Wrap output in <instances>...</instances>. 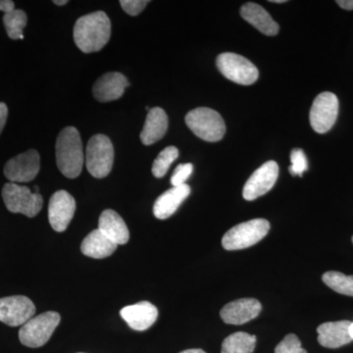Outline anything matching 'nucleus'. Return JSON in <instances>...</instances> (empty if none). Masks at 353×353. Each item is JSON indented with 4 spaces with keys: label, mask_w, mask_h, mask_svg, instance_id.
<instances>
[{
    "label": "nucleus",
    "mask_w": 353,
    "mask_h": 353,
    "mask_svg": "<svg viewBox=\"0 0 353 353\" xmlns=\"http://www.w3.org/2000/svg\"><path fill=\"white\" fill-rule=\"evenodd\" d=\"M110 36V19L103 11H97L79 18L74 27V41L85 53L101 50L108 43Z\"/></svg>",
    "instance_id": "1"
},
{
    "label": "nucleus",
    "mask_w": 353,
    "mask_h": 353,
    "mask_svg": "<svg viewBox=\"0 0 353 353\" xmlns=\"http://www.w3.org/2000/svg\"><path fill=\"white\" fill-rule=\"evenodd\" d=\"M85 154L80 132L74 127H67L58 134L57 163L65 176L75 179L83 170Z\"/></svg>",
    "instance_id": "2"
},
{
    "label": "nucleus",
    "mask_w": 353,
    "mask_h": 353,
    "mask_svg": "<svg viewBox=\"0 0 353 353\" xmlns=\"http://www.w3.org/2000/svg\"><path fill=\"white\" fill-rule=\"evenodd\" d=\"M185 124L199 139L215 143L225 136L226 125L217 111L199 108L190 111L185 116Z\"/></svg>",
    "instance_id": "3"
},
{
    "label": "nucleus",
    "mask_w": 353,
    "mask_h": 353,
    "mask_svg": "<svg viewBox=\"0 0 353 353\" xmlns=\"http://www.w3.org/2000/svg\"><path fill=\"white\" fill-rule=\"evenodd\" d=\"M270 223L266 219H253L241 223L224 234L222 245L227 250H240L256 245L268 234Z\"/></svg>",
    "instance_id": "4"
},
{
    "label": "nucleus",
    "mask_w": 353,
    "mask_h": 353,
    "mask_svg": "<svg viewBox=\"0 0 353 353\" xmlns=\"http://www.w3.org/2000/svg\"><path fill=\"white\" fill-rule=\"evenodd\" d=\"M113 163L112 141L104 134H95L88 141L85 150L88 171L94 178H105L112 170Z\"/></svg>",
    "instance_id": "5"
},
{
    "label": "nucleus",
    "mask_w": 353,
    "mask_h": 353,
    "mask_svg": "<svg viewBox=\"0 0 353 353\" xmlns=\"http://www.w3.org/2000/svg\"><path fill=\"white\" fill-rule=\"evenodd\" d=\"M59 313L48 311L32 317L21 327L19 339L22 345L28 347H41L46 345L59 325Z\"/></svg>",
    "instance_id": "6"
},
{
    "label": "nucleus",
    "mask_w": 353,
    "mask_h": 353,
    "mask_svg": "<svg viewBox=\"0 0 353 353\" xmlns=\"http://www.w3.org/2000/svg\"><path fill=\"white\" fill-rule=\"evenodd\" d=\"M2 197L10 212L21 213L27 217H34L43 208V196L18 183H6L2 189Z\"/></svg>",
    "instance_id": "7"
},
{
    "label": "nucleus",
    "mask_w": 353,
    "mask_h": 353,
    "mask_svg": "<svg viewBox=\"0 0 353 353\" xmlns=\"http://www.w3.org/2000/svg\"><path fill=\"white\" fill-rule=\"evenodd\" d=\"M216 64L228 80L239 85H252L259 77V70L255 65L236 53H222L217 57Z\"/></svg>",
    "instance_id": "8"
},
{
    "label": "nucleus",
    "mask_w": 353,
    "mask_h": 353,
    "mask_svg": "<svg viewBox=\"0 0 353 353\" xmlns=\"http://www.w3.org/2000/svg\"><path fill=\"white\" fill-rule=\"evenodd\" d=\"M339 114V99L333 92H325L318 95L311 108L310 124L319 134H325L333 128Z\"/></svg>",
    "instance_id": "9"
},
{
    "label": "nucleus",
    "mask_w": 353,
    "mask_h": 353,
    "mask_svg": "<svg viewBox=\"0 0 353 353\" xmlns=\"http://www.w3.org/2000/svg\"><path fill=\"white\" fill-rule=\"evenodd\" d=\"M36 306L29 297L14 296L0 299V321L11 327L23 326L34 317Z\"/></svg>",
    "instance_id": "10"
},
{
    "label": "nucleus",
    "mask_w": 353,
    "mask_h": 353,
    "mask_svg": "<svg viewBox=\"0 0 353 353\" xmlns=\"http://www.w3.org/2000/svg\"><path fill=\"white\" fill-rule=\"evenodd\" d=\"M39 154L30 150L9 160L4 167V175L10 183H29L39 172Z\"/></svg>",
    "instance_id": "11"
},
{
    "label": "nucleus",
    "mask_w": 353,
    "mask_h": 353,
    "mask_svg": "<svg viewBox=\"0 0 353 353\" xmlns=\"http://www.w3.org/2000/svg\"><path fill=\"white\" fill-rule=\"evenodd\" d=\"M279 176V166L275 161H268L259 167L248 179L243 190L245 201H252L270 192Z\"/></svg>",
    "instance_id": "12"
},
{
    "label": "nucleus",
    "mask_w": 353,
    "mask_h": 353,
    "mask_svg": "<svg viewBox=\"0 0 353 353\" xmlns=\"http://www.w3.org/2000/svg\"><path fill=\"white\" fill-rule=\"evenodd\" d=\"M76 201L66 190H58L51 196L48 204V220L54 231L64 232L73 219Z\"/></svg>",
    "instance_id": "13"
},
{
    "label": "nucleus",
    "mask_w": 353,
    "mask_h": 353,
    "mask_svg": "<svg viewBox=\"0 0 353 353\" xmlns=\"http://www.w3.org/2000/svg\"><path fill=\"white\" fill-rule=\"evenodd\" d=\"M261 309L257 299H241L226 304L220 311V316L226 324L243 325L256 318Z\"/></svg>",
    "instance_id": "14"
},
{
    "label": "nucleus",
    "mask_w": 353,
    "mask_h": 353,
    "mask_svg": "<svg viewBox=\"0 0 353 353\" xmlns=\"http://www.w3.org/2000/svg\"><path fill=\"white\" fill-rule=\"evenodd\" d=\"M121 317L134 331H145L157 322V308L148 301H141L121 309Z\"/></svg>",
    "instance_id": "15"
},
{
    "label": "nucleus",
    "mask_w": 353,
    "mask_h": 353,
    "mask_svg": "<svg viewBox=\"0 0 353 353\" xmlns=\"http://www.w3.org/2000/svg\"><path fill=\"white\" fill-rule=\"evenodd\" d=\"M129 85V81L123 74L110 72L104 74L95 82L92 94L95 99L101 102L117 101Z\"/></svg>",
    "instance_id": "16"
},
{
    "label": "nucleus",
    "mask_w": 353,
    "mask_h": 353,
    "mask_svg": "<svg viewBox=\"0 0 353 353\" xmlns=\"http://www.w3.org/2000/svg\"><path fill=\"white\" fill-rule=\"evenodd\" d=\"M352 322L343 320L338 322L323 323L317 328L318 341L322 347L338 348L352 341L350 326Z\"/></svg>",
    "instance_id": "17"
},
{
    "label": "nucleus",
    "mask_w": 353,
    "mask_h": 353,
    "mask_svg": "<svg viewBox=\"0 0 353 353\" xmlns=\"http://www.w3.org/2000/svg\"><path fill=\"white\" fill-rule=\"evenodd\" d=\"M190 194V188L187 183L179 187H173L163 192L154 202L153 213L155 217L160 220L171 217Z\"/></svg>",
    "instance_id": "18"
},
{
    "label": "nucleus",
    "mask_w": 353,
    "mask_h": 353,
    "mask_svg": "<svg viewBox=\"0 0 353 353\" xmlns=\"http://www.w3.org/2000/svg\"><path fill=\"white\" fill-rule=\"evenodd\" d=\"M99 230L116 245H126L130 232L126 223L117 212L106 209L101 213L99 221Z\"/></svg>",
    "instance_id": "19"
},
{
    "label": "nucleus",
    "mask_w": 353,
    "mask_h": 353,
    "mask_svg": "<svg viewBox=\"0 0 353 353\" xmlns=\"http://www.w3.org/2000/svg\"><path fill=\"white\" fill-rule=\"evenodd\" d=\"M241 15L246 22L250 23L266 36H276L279 32L277 23L259 4L253 3V2L243 4L241 8Z\"/></svg>",
    "instance_id": "20"
},
{
    "label": "nucleus",
    "mask_w": 353,
    "mask_h": 353,
    "mask_svg": "<svg viewBox=\"0 0 353 353\" xmlns=\"http://www.w3.org/2000/svg\"><path fill=\"white\" fill-rule=\"evenodd\" d=\"M168 129V116L163 109L154 108L148 111L145 126L141 132V141L145 145H152L160 141Z\"/></svg>",
    "instance_id": "21"
},
{
    "label": "nucleus",
    "mask_w": 353,
    "mask_h": 353,
    "mask_svg": "<svg viewBox=\"0 0 353 353\" xmlns=\"http://www.w3.org/2000/svg\"><path fill=\"white\" fill-rule=\"evenodd\" d=\"M117 245L109 240L99 229L94 230L83 239L81 250L90 259H102L110 256L117 250Z\"/></svg>",
    "instance_id": "22"
},
{
    "label": "nucleus",
    "mask_w": 353,
    "mask_h": 353,
    "mask_svg": "<svg viewBox=\"0 0 353 353\" xmlns=\"http://www.w3.org/2000/svg\"><path fill=\"white\" fill-rule=\"evenodd\" d=\"M256 345V336L238 332L230 334L222 343L221 353H252Z\"/></svg>",
    "instance_id": "23"
},
{
    "label": "nucleus",
    "mask_w": 353,
    "mask_h": 353,
    "mask_svg": "<svg viewBox=\"0 0 353 353\" xmlns=\"http://www.w3.org/2000/svg\"><path fill=\"white\" fill-rule=\"evenodd\" d=\"M323 282L334 292L343 296H353V276L341 272L329 271L323 275Z\"/></svg>",
    "instance_id": "24"
},
{
    "label": "nucleus",
    "mask_w": 353,
    "mask_h": 353,
    "mask_svg": "<svg viewBox=\"0 0 353 353\" xmlns=\"http://www.w3.org/2000/svg\"><path fill=\"white\" fill-rule=\"evenodd\" d=\"M27 15L23 10L15 9L12 12L4 14L3 23L7 34L11 39H24V28L27 25Z\"/></svg>",
    "instance_id": "25"
},
{
    "label": "nucleus",
    "mask_w": 353,
    "mask_h": 353,
    "mask_svg": "<svg viewBox=\"0 0 353 353\" xmlns=\"http://www.w3.org/2000/svg\"><path fill=\"white\" fill-rule=\"evenodd\" d=\"M179 157V150L176 146H168L159 153L152 165V174L157 178L166 175L172 163Z\"/></svg>",
    "instance_id": "26"
},
{
    "label": "nucleus",
    "mask_w": 353,
    "mask_h": 353,
    "mask_svg": "<svg viewBox=\"0 0 353 353\" xmlns=\"http://www.w3.org/2000/svg\"><path fill=\"white\" fill-rule=\"evenodd\" d=\"M275 353H307L301 347V341L296 334H290L275 348Z\"/></svg>",
    "instance_id": "27"
},
{
    "label": "nucleus",
    "mask_w": 353,
    "mask_h": 353,
    "mask_svg": "<svg viewBox=\"0 0 353 353\" xmlns=\"http://www.w3.org/2000/svg\"><path fill=\"white\" fill-rule=\"evenodd\" d=\"M290 161L292 166H290V173L292 176H303L304 172L307 170V159L305 154L301 150L296 148L290 153Z\"/></svg>",
    "instance_id": "28"
},
{
    "label": "nucleus",
    "mask_w": 353,
    "mask_h": 353,
    "mask_svg": "<svg viewBox=\"0 0 353 353\" xmlns=\"http://www.w3.org/2000/svg\"><path fill=\"white\" fill-rule=\"evenodd\" d=\"M192 170H194V166L192 163L178 165L171 176V183L173 187L185 185L188 179L192 175Z\"/></svg>",
    "instance_id": "29"
},
{
    "label": "nucleus",
    "mask_w": 353,
    "mask_h": 353,
    "mask_svg": "<svg viewBox=\"0 0 353 353\" xmlns=\"http://www.w3.org/2000/svg\"><path fill=\"white\" fill-rule=\"evenodd\" d=\"M148 0H121L120 4L125 12L131 16H137L143 12L148 6Z\"/></svg>",
    "instance_id": "30"
},
{
    "label": "nucleus",
    "mask_w": 353,
    "mask_h": 353,
    "mask_svg": "<svg viewBox=\"0 0 353 353\" xmlns=\"http://www.w3.org/2000/svg\"><path fill=\"white\" fill-rule=\"evenodd\" d=\"M7 116H8V108H7L6 103L0 102V134L6 126Z\"/></svg>",
    "instance_id": "31"
},
{
    "label": "nucleus",
    "mask_w": 353,
    "mask_h": 353,
    "mask_svg": "<svg viewBox=\"0 0 353 353\" xmlns=\"http://www.w3.org/2000/svg\"><path fill=\"white\" fill-rule=\"evenodd\" d=\"M15 10V3L11 0H0V11L4 14Z\"/></svg>",
    "instance_id": "32"
},
{
    "label": "nucleus",
    "mask_w": 353,
    "mask_h": 353,
    "mask_svg": "<svg viewBox=\"0 0 353 353\" xmlns=\"http://www.w3.org/2000/svg\"><path fill=\"white\" fill-rule=\"evenodd\" d=\"M336 3L345 10H352L353 9V0H339Z\"/></svg>",
    "instance_id": "33"
},
{
    "label": "nucleus",
    "mask_w": 353,
    "mask_h": 353,
    "mask_svg": "<svg viewBox=\"0 0 353 353\" xmlns=\"http://www.w3.org/2000/svg\"><path fill=\"white\" fill-rule=\"evenodd\" d=\"M180 353H206V352H203V350H196V348H194V350H183V352H180Z\"/></svg>",
    "instance_id": "34"
},
{
    "label": "nucleus",
    "mask_w": 353,
    "mask_h": 353,
    "mask_svg": "<svg viewBox=\"0 0 353 353\" xmlns=\"http://www.w3.org/2000/svg\"><path fill=\"white\" fill-rule=\"evenodd\" d=\"M53 3L57 4L58 6H62L68 3V1L67 0H55V1H53Z\"/></svg>",
    "instance_id": "35"
},
{
    "label": "nucleus",
    "mask_w": 353,
    "mask_h": 353,
    "mask_svg": "<svg viewBox=\"0 0 353 353\" xmlns=\"http://www.w3.org/2000/svg\"><path fill=\"white\" fill-rule=\"evenodd\" d=\"M350 338H352V340H353V322H352V324H350Z\"/></svg>",
    "instance_id": "36"
},
{
    "label": "nucleus",
    "mask_w": 353,
    "mask_h": 353,
    "mask_svg": "<svg viewBox=\"0 0 353 353\" xmlns=\"http://www.w3.org/2000/svg\"><path fill=\"white\" fill-rule=\"evenodd\" d=\"M271 2H273V3H285V0H272Z\"/></svg>",
    "instance_id": "37"
},
{
    "label": "nucleus",
    "mask_w": 353,
    "mask_h": 353,
    "mask_svg": "<svg viewBox=\"0 0 353 353\" xmlns=\"http://www.w3.org/2000/svg\"><path fill=\"white\" fill-rule=\"evenodd\" d=\"M352 243H353V236H352Z\"/></svg>",
    "instance_id": "38"
}]
</instances>
